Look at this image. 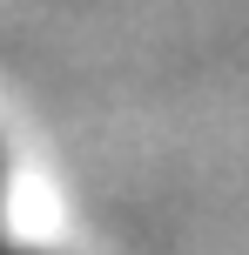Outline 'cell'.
I'll return each instance as SVG.
<instances>
[{
  "instance_id": "1",
  "label": "cell",
  "mask_w": 249,
  "mask_h": 255,
  "mask_svg": "<svg viewBox=\"0 0 249 255\" xmlns=\"http://www.w3.org/2000/svg\"><path fill=\"white\" fill-rule=\"evenodd\" d=\"M0 255H47V249H13V242H0Z\"/></svg>"
},
{
  "instance_id": "2",
  "label": "cell",
  "mask_w": 249,
  "mask_h": 255,
  "mask_svg": "<svg viewBox=\"0 0 249 255\" xmlns=\"http://www.w3.org/2000/svg\"><path fill=\"white\" fill-rule=\"evenodd\" d=\"M0 175H7V161H0Z\"/></svg>"
}]
</instances>
